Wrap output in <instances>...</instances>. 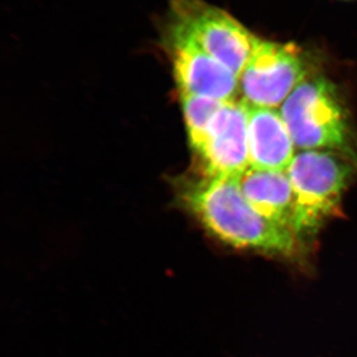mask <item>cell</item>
<instances>
[{
  "mask_svg": "<svg viewBox=\"0 0 357 357\" xmlns=\"http://www.w3.org/2000/svg\"><path fill=\"white\" fill-rule=\"evenodd\" d=\"M176 191L181 206L227 245L284 256L297 249L293 230L270 222L251 206L238 177L182 178Z\"/></svg>",
  "mask_w": 357,
  "mask_h": 357,
  "instance_id": "1",
  "label": "cell"
},
{
  "mask_svg": "<svg viewBox=\"0 0 357 357\" xmlns=\"http://www.w3.org/2000/svg\"><path fill=\"white\" fill-rule=\"evenodd\" d=\"M280 112L296 149L354 156L349 115L337 86L326 77L305 79L281 105Z\"/></svg>",
  "mask_w": 357,
  "mask_h": 357,
  "instance_id": "2",
  "label": "cell"
},
{
  "mask_svg": "<svg viewBox=\"0 0 357 357\" xmlns=\"http://www.w3.org/2000/svg\"><path fill=\"white\" fill-rule=\"evenodd\" d=\"M286 172L293 190L294 234L298 239L316 234L340 210L354 175L351 159L331 150L300 151Z\"/></svg>",
  "mask_w": 357,
  "mask_h": 357,
  "instance_id": "3",
  "label": "cell"
},
{
  "mask_svg": "<svg viewBox=\"0 0 357 357\" xmlns=\"http://www.w3.org/2000/svg\"><path fill=\"white\" fill-rule=\"evenodd\" d=\"M164 18L238 79L261 42L234 16L204 0H168Z\"/></svg>",
  "mask_w": 357,
  "mask_h": 357,
  "instance_id": "4",
  "label": "cell"
},
{
  "mask_svg": "<svg viewBox=\"0 0 357 357\" xmlns=\"http://www.w3.org/2000/svg\"><path fill=\"white\" fill-rule=\"evenodd\" d=\"M307 77L300 47L261 41L239 77V96L246 105L278 109Z\"/></svg>",
  "mask_w": 357,
  "mask_h": 357,
  "instance_id": "5",
  "label": "cell"
},
{
  "mask_svg": "<svg viewBox=\"0 0 357 357\" xmlns=\"http://www.w3.org/2000/svg\"><path fill=\"white\" fill-rule=\"evenodd\" d=\"M160 31L180 93L208 96L223 102L239 100V79L231 70L165 18Z\"/></svg>",
  "mask_w": 357,
  "mask_h": 357,
  "instance_id": "6",
  "label": "cell"
},
{
  "mask_svg": "<svg viewBox=\"0 0 357 357\" xmlns=\"http://www.w3.org/2000/svg\"><path fill=\"white\" fill-rule=\"evenodd\" d=\"M248 105L227 102L211 119L203 144L195 152L206 177H239L249 167Z\"/></svg>",
  "mask_w": 357,
  "mask_h": 357,
  "instance_id": "7",
  "label": "cell"
},
{
  "mask_svg": "<svg viewBox=\"0 0 357 357\" xmlns=\"http://www.w3.org/2000/svg\"><path fill=\"white\" fill-rule=\"evenodd\" d=\"M248 115L249 167L287 171L297 149L280 109L248 105Z\"/></svg>",
  "mask_w": 357,
  "mask_h": 357,
  "instance_id": "8",
  "label": "cell"
},
{
  "mask_svg": "<svg viewBox=\"0 0 357 357\" xmlns=\"http://www.w3.org/2000/svg\"><path fill=\"white\" fill-rule=\"evenodd\" d=\"M238 181L243 196L259 215L293 230V190L286 171L248 167Z\"/></svg>",
  "mask_w": 357,
  "mask_h": 357,
  "instance_id": "9",
  "label": "cell"
},
{
  "mask_svg": "<svg viewBox=\"0 0 357 357\" xmlns=\"http://www.w3.org/2000/svg\"><path fill=\"white\" fill-rule=\"evenodd\" d=\"M185 130L192 151L201 148L211 119L227 102L208 96L180 93Z\"/></svg>",
  "mask_w": 357,
  "mask_h": 357,
  "instance_id": "10",
  "label": "cell"
}]
</instances>
